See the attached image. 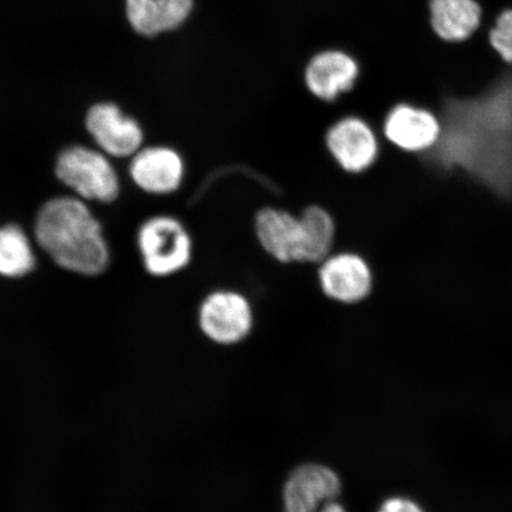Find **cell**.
Returning <instances> with one entry per match:
<instances>
[{
	"label": "cell",
	"mask_w": 512,
	"mask_h": 512,
	"mask_svg": "<svg viewBox=\"0 0 512 512\" xmlns=\"http://www.w3.org/2000/svg\"><path fill=\"white\" fill-rule=\"evenodd\" d=\"M439 142L425 157L466 172L496 195L512 197V75L473 99H452L440 115Z\"/></svg>",
	"instance_id": "1"
},
{
	"label": "cell",
	"mask_w": 512,
	"mask_h": 512,
	"mask_svg": "<svg viewBox=\"0 0 512 512\" xmlns=\"http://www.w3.org/2000/svg\"><path fill=\"white\" fill-rule=\"evenodd\" d=\"M138 247L147 272L156 277L181 272L192 258L191 236L184 224L171 216L147 220L139 229Z\"/></svg>",
	"instance_id": "4"
},
{
	"label": "cell",
	"mask_w": 512,
	"mask_h": 512,
	"mask_svg": "<svg viewBox=\"0 0 512 512\" xmlns=\"http://www.w3.org/2000/svg\"><path fill=\"white\" fill-rule=\"evenodd\" d=\"M56 175L83 200L110 203L119 195V178L110 160L85 146L63 150L57 158Z\"/></svg>",
	"instance_id": "3"
},
{
	"label": "cell",
	"mask_w": 512,
	"mask_h": 512,
	"mask_svg": "<svg viewBox=\"0 0 512 512\" xmlns=\"http://www.w3.org/2000/svg\"><path fill=\"white\" fill-rule=\"evenodd\" d=\"M125 14L138 35L146 38L160 35L156 0H125Z\"/></svg>",
	"instance_id": "17"
},
{
	"label": "cell",
	"mask_w": 512,
	"mask_h": 512,
	"mask_svg": "<svg viewBox=\"0 0 512 512\" xmlns=\"http://www.w3.org/2000/svg\"><path fill=\"white\" fill-rule=\"evenodd\" d=\"M320 291L332 302L361 304L373 293L375 274L370 262L357 252H332L317 265Z\"/></svg>",
	"instance_id": "6"
},
{
	"label": "cell",
	"mask_w": 512,
	"mask_h": 512,
	"mask_svg": "<svg viewBox=\"0 0 512 512\" xmlns=\"http://www.w3.org/2000/svg\"><path fill=\"white\" fill-rule=\"evenodd\" d=\"M316 512H347L343 505L336 501H331L329 503H326L324 507L320 508Z\"/></svg>",
	"instance_id": "21"
},
{
	"label": "cell",
	"mask_w": 512,
	"mask_h": 512,
	"mask_svg": "<svg viewBox=\"0 0 512 512\" xmlns=\"http://www.w3.org/2000/svg\"><path fill=\"white\" fill-rule=\"evenodd\" d=\"M441 120L426 108L398 104L390 108L382 123L384 140L396 150L427 155L438 144Z\"/></svg>",
	"instance_id": "9"
},
{
	"label": "cell",
	"mask_w": 512,
	"mask_h": 512,
	"mask_svg": "<svg viewBox=\"0 0 512 512\" xmlns=\"http://www.w3.org/2000/svg\"><path fill=\"white\" fill-rule=\"evenodd\" d=\"M305 230V264L318 265L334 252L337 224L330 211L310 204L300 211Z\"/></svg>",
	"instance_id": "15"
},
{
	"label": "cell",
	"mask_w": 512,
	"mask_h": 512,
	"mask_svg": "<svg viewBox=\"0 0 512 512\" xmlns=\"http://www.w3.org/2000/svg\"><path fill=\"white\" fill-rule=\"evenodd\" d=\"M35 236L64 270L98 275L110 262L100 223L78 198L59 197L44 204L37 215Z\"/></svg>",
	"instance_id": "2"
},
{
	"label": "cell",
	"mask_w": 512,
	"mask_h": 512,
	"mask_svg": "<svg viewBox=\"0 0 512 512\" xmlns=\"http://www.w3.org/2000/svg\"><path fill=\"white\" fill-rule=\"evenodd\" d=\"M198 323L210 341L222 345L238 344L253 330V306L242 292L222 288L204 298Z\"/></svg>",
	"instance_id": "7"
},
{
	"label": "cell",
	"mask_w": 512,
	"mask_h": 512,
	"mask_svg": "<svg viewBox=\"0 0 512 512\" xmlns=\"http://www.w3.org/2000/svg\"><path fill=\"white\" fill-rule=\"evenodd\" d=\"M324 145L339 169L362 175L374 168L381 156V139L373 125L360 115H345L325 131Z\"/></svg>",
	"instance_id": "5"
},
{
	"label": "cell",
	"mask_w": 512,
	"mask_h": 512,
	"mask_svg": "<svg viewBox=\"0 0 512 512\" xmlns=\"http://www.w3.org/2000/svg\"><path fill=\"white\" fill-rule=\"evenodd\" d=\"M377 512H425L420 505L406 497H392L384 501Z\"/></svg>",
	"instance_id": "20"
},
{
	"label": "cell",
	"mask_w": 512,
	"mask_h": 512,
	"mask_svg": "<svg viewBox=\"0 0 512 512\" xmlns=\"http://www.w3.org/2000/svg\"><path fill=\"white\" fill-rule=\"evenodd\" d=\"M254 233L262 251L278 264H305V230L299 215L283 208H261L254 217Z\"/></svg>",
	"instance_id": "8"
},
{
	"label": "cell",
	"mask_w": 512,
	"mask_h": 512,
	"mask_svg": "<svg viewBox=\"0 0 512 512\" xmlns=\"http://www.w3.org/2000/svg\"><path fill=\"white\" fill-rule=\"evenodd\" d=\"M184 160L174 149L146 147L133 156L130 175L138 187L153 195L175 192L183 182Z\"/></svg>",
	"instance_id": "13"
},
{
	"label": "cell",
	"mask_w": 512,
	"mask_h": 512,
	"mask_svg": "<svg viewBox=\"0 0 512 512\" xmlns=\"http://www.w3.org/2000/svg\"><path fill=\"white\" fill-rule=\"evenodd\" d=\"M34 249L21 227L8 224L0 228V275L21 278L34 270Z\"/></svg>",
	"instance_id": "16"
},
{
	"label": "cell",
	"mask_w": 512,
	"mask_h": 512,
	"mask_svg": "<svg viewBox=\"0 0 512 512\" xmlns=\"http://www.w3.org/2000/svg\"><path fill=\"white\" fill-rule=\"evenodd\" d=\"M491 47L507 63H512V9L505 10L496 18L494 28L490 30Z\"/></svg>",
	"instance_id": "19"
},
{
	"label": "cell",
	"mask_w": 512,
	"mask_h": 512,
	"mask_svg": "<svg viewBox=\"0 0 512 512\" xmlns=\"http://www.w3.org/2000/svg\"><path fill=\"white\" fill-rule=\"evenodd\" d=\"M432 29L441 40L464 42L482 23L483 10L477 0H430Z\"/></svg>",
	"instance_id": "14"
},
{
	"label": "cell",
	"mask_w": 512,
	"mask_h": 512,
	"mask_svg": "<svg viewBox=\"0 0 512 512\" xmlns=\"http://www.w3.org/2000/svg\"><path fill=\"white\" fill-rule=\"evenodd\" d=\"M337 473L322 464H304L286 479L283 491L284 512H316L341 495Z\"/></svg>",
	"instance_id": "10"
},
{
	"label": "cell",
	"mask_w": 512,
	"mask_h": 512,
	"mask_svg": "<svg viewBox=\"0 0 512 512\" xmlns=\"http://www.w3.org/2000/svg\"><path fill=\"white\" fill-rule=\"evenodd\" d=\"M360 76L354 57L339 50H326L313 56L304 74L307 91L322 102H335L352 91Z\"/></svg>",
	"instance_id": "12"
},
{
	"label": "cell",
	"mask_w": 512,
	"mask_h": 512,
	"mask_svg": "<svg viewBox=\"0 0 512 512\" xmlns=\"http://www.w3.org/2000/svg\"><path fill=\"white\" fill-rule=\"evenodd\" d=\"M160 34L181 28L188 21L195 0H156Z\"/></svg>",
	"instance_id": "18"
},
{
	"label": "cell",
	"mask_w": 512,
	"mask_h": 512,
	"mask_svg": "<svg viewBox=\"0 0 512 512\" xmlns=\"http://www.w3.org/2000/svg\"><path fill=\"white\" fill-rule=\"evenodd\" d=\"M86 127L100 149L112 157L134 156L143 144L144 134L138 121L110 102L94 105L88 111Z\"/></svg>",
	"instance_id": "11"
}]
</instances>
